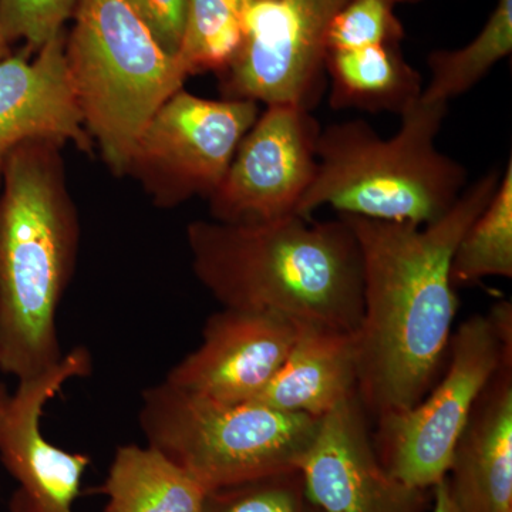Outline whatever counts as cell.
<instances>
[{"label":"cell","instance_id":"9a60e30c","mask_svg":"<svg viewBox=\"0 0 512 512\" xmlns=\"http://www.w3.org/2000/svg\"><path fill=\"white\" fill-rule=\"evenodd\" d=\"M446 481L457 512H512V359L478 394Z\"/></svg>","mask_w":512,"mask_h":512},{"label":"cell","instance_id":"52a82bcc","mask_svg":"<svg viewBox=\"0 0 512 512\" xmlns=\"http://www.w3.org/2000/svg\"><path fill=\"white\" fill-rule=\"evenodd\" d=\"M446 375L406 412L377 419L373 436L382 466L403 484L431 490L446 478L454 448L478 394L512 359L510 301L474 315L451 335Z\"/></svg>","mask_w":512,"mask_h":512},{"label":"cell","instance_id":"6da1fadb","mask_svg":"<svg viewBox=\"0 0 512 512\" xmlns=\"http://www.w3.org/2000/svg\"><path fill=\"white\" fill-rule=\"evenodd\" d=\"M501 174L494 168L481 175L444 217L423 227L339 215L362 255L356 392L376 419L412 409L436 382L458 306L450 274L454 251L493 198Z\"/></svg>","mask_w":512,"mask_h":512},{"label":"cell","instance_id":"2e32d148","mask_svg":"<svg viewBox=\"0 0 512 512\" xmlns=\"http://www.w3.org/2000/svg\"><path fill=\"white\" fill-rule=\"evenodd\" d=\"M356 386V333L305 326L284 365L254 402L320 419L357 393Z\"/></svg>","mask_w":512,"mask_h":512},{"label":"cell","instance_id":"603a6c76","mask_svg":"<svg viewBox=\"0 0 512 512\" xmlns=\"http://www.w3.org/2000/svg\"><path fill=\"white\" fill-rule=\"evenodd\" d=\"M403 39L404 28L392 0H349L332 20L326 53Z\"/></svg>","mask_w":512,"mask_h":512},{"label":"cell","instance_id":"277c9868","mask_svg":"<svg viewBox=\"0 0 512 512\" xmlns=\"http://www.w3.org/2000/svg\"><path fill=\"white\" fill-rule=\"evenodd\" d=\"M448 104L416 101L383 138L365 120L320 130L315 177L296 214L330 207L339 215L397 224H433L467 187V168L436 146Z\"/></svg>","mask_w":512,"mask_h":512},{"label":"cell","instance_id":"cb8c5ba5","mask_svg":"<svg viewBox=\"0 0 512 512\" xmlns=\"http://www.w3.org/2000/svg\"><path fill=\"white\" fill-rule=\"evenodd\" d=\"M79 0H0V35L8 45L26 40L28 49H40L63 32Z\"/></svg>","mask_w":512,"mask_h":512},{"label":"cell","instance_id":"83f0119b","mask_svg":"<svg viewBox=\"0 0 512 512\" xmlns=\"http://www.w3.org/2000/svg\"><path fill=\"white\" fill-rule=\"evenodd\" d=\"M10 56V46L5 42L2 35H0V60L6 59Z\"/></svg>","mask_w":512,"mask_h":512},{"label":"cell","instance_id":"e0dca14e","mask_svg":"<svg viewBox=\"0 0 512 512\" xmlns=\"http://www.w3.org/2000/svg\"><path fill=\"white\" fill-rule=\"evenodd\" d=\"M333 109L367 113L404 111L420 100L423 77L403 55L402 42L330 50L325 56Z\"/></svg>","mask_w":512,"mask_h":512},{"label":"cell","instance_id":"44dd1931","mask_svg":"<svg viewBox=\"0 0 512 512\" xmlns=\"http://www.w3.org/2000/svg\"><path fill=\"white\" fill-rule=\"evenodd\" d=\"M245 0H188L180 57L188 74H220L242 43Z\"/></svg>","mask_w":512,"mask_h":512},{"label":"cell","instance_id":"ac0fdd59","mask_svg":"<svg viewBox=\"0 0 512 512\" xmlns=\"http://www.w3.org/2000/svg\"><path fill=\"white\" fill-rule=\"evenodd\" d=\"M103 512H201L207 491L157 448L120 446L100 488Z\"/></svg>","mask_w":512,"mask_h":512},{"label":"cell","instance_id":"4fadbf2b","mask_svg":"<svg viewBox=\"0 0 512 512\" xmlns=\"http://www.w3.org/2000/svg\"><path fill=\"white\" fill-rule=\"evenodd\" d=\"M299 329L279 316L224 308L207 319L201 345L165 382L214 402H254L284 365Z\"/></svg>","mask_w":512,"mask_h":512},{"label":"cell","instance_id":"9c48e42d","mask_svg":"<svg viewBox=\"0 0 512 512\" xmlns=\"http://www.w3.org/2000/svg\"><path fill=\"white\" fill-rule=\"evenodd\" d=\"M349 0H245L242 43L220 77L222 99L312 110L325 87L332 20Z\"/></svg>","mask_w":512,"mask_h":512},{"label":"cell","instance_id":"484cf974","mask_svg":"<svg viewBox=\"0 0 512 512\" xmlns=\"http://www.w3.org/2000/svg\"><path fill=\"white\" fill-rule=\"evenodd\" d=\"M430 512H457L448 493L446 478L431 488V510Z\"/></svg>","mask_w":512,"mask_h":512},{"label":"cell","instance_id":"7a4b0ae2","mask_svg":"<svg viewBox=\"0 0 512 512\" xmlns=\"http://www.w3.org/2000/svg\"><path fill=\"white\" fill-rule=\"evenodd\" d=\"M192 269L224 308L356 333L363 318L362 255L348 222L301 215L256 224L194 221Z\"/></svg>","mask_w":512,"mask_h":512},{"label":"cell","instance_id":"f1b7e54d","mask_svg":"<svg viewBox=\"0 0 512 512\" xmlns=\"http://www.w3.org/2000/svg\"><path fill=\"white\" fill-rule=\"evenodd\" d=\"M394 5H403V3H419L421 0H392Z\"/></svg>","mask_w":512,"mask_h":512},{"label":"cell","instance_id":"d6986e66","mask_svg":"<svg viewBox=\"0 0 512 512\" xmlns=\"http://www.w3.org/2000/svg\"><path fill=\"white\" fill-rule=\"evenodd\" d=\"M512 52V0H495L478 35L458 49L434 50L427 56L430 82L421 100L448 104L477 86L495 64Z\"/></svg>","mask_w":512,"mask_h":512},{"label":"cell","instance_id":"5b68a950","mask_svg":"<svg viewBox=\"0 0 512 512\" xmlns=\"http://www.w3.org/2000/svg\"><path fill=\"white\" fill-rule=\"evenodd\" d=\"M66 59L84 126L104 163L126 175L148 121L184 89L187 69L161 49L126 0H79Z\"/></svg>","mask_w":512,"mask_h":512},{"label":"cell","instance_id":"ffe728a7","mask_svg":"<svg viewBox=\"0 0 512 512\" xmlns=\"http://www.w3.org/2000/svg\"><path fill=\"white\" fill-rule=\"evenodd\" d=\"M454 286L490 276H512V160L501 174L497 191L458 242L451 261Z\"/></svg>","mask_w":512,"mask_h":512},{"label":"cell","instance_id":"8992f818","mask_svg":"<svg viewBox=\"0 0 512 512\" xmlns=\"http://www.w3.org/2000/svg\"><path fill=\"white\" fill-rule=\"evenodd\" d=\"M320 419L259 402H214L164 380L144 390L138 423L148 446L208 493L301 470Z\"/></svg>","mask_w":512,"mask_h":512},{"label":"cell","instance_id":"8fae6325","mask_svg":"<svg viewBox=\"0 0 512 512\" xmlns=\"http://www.w3.org/2000/svg\"><path fill=\"white\" fill-rule=\"evenodd\" d=\"M89 350L77 346L52 369L22 380L0 424V461L18 483L10 512H74L92 458L55 446L42 431L46 404L72 379L92 375Z\"/></svg>","mask_w":512,"mask_h":512},{"label":"cell","instance_id":"5bb4252c","mask_svg":"<svg viewBox=\"0 0 512 512\" xmlns=\"http://www.w3.org/2000/svg\"><path fill=\"white\" fill-rule=\"evenodd\" d=\"M26 47L0 60V184L10 151L30 140L73 143L92 154L94 141L84 126L66 59V35L60 32L37 50Z\"/></svg>","mask_w":512,"mask_h":512},{"label":"cell","instance_id":"7402d4cb","mask_svg":"<svg viewBox=\"0 0 512 512\" xmlns=\"http://www.w3.org/2000/svg\"><path fill=\"white\" fill-rule=\"evenodd\" d=\"M201 512L322 511L309 497L301 470H295L208 491Z\"/></svg>","mask_w":512,"mask_h":512},{"label":"cell","instance_id":"d4e9b609","mask_svg":"<svg viewBox=\"0 0 512 512\" xmlns=\"http://www.w3.org/2000/svg\"><path fill=\"white\" fill-rule=\"evenodd\" d=\"M161 49L178 56L183 42L188 0H126Z\"/></svg>","mask_w":512,"mask_h":512},{"label":"cell","instance_id":"ba28073f","mask_svg":"<svg viewBox=\"0 0 512 512\" xmlns=\"http://www.w3.org/2000/svg\"><path fill=\"white\" fill-rule=\"evenodd\" d=\"M259 113L255 101L204 99L181 89L148 121L126 174L140 181L157 207L208 198Z\"/></svg>","mask_w":512,"mask_h":512},{"label":"cell","instance_id":"7c38bea8","mask_svg":"<svg viewBox=\"0 0 512 512\" xmlns=\"http://www.w3.org/2000/svg\"><path fill=\"white\" fill-rule=\"evenodd\" d=\"M322 512H426L430 491L394 478L380 463L357 393L325 414L301 464Z\"/></svg>","mask_w":512,"mask_h":512},{"label":"cell","instance_id":"30bf717a","mask_svg":"<svg viewBox=\"0 0 512 512\" xmlns=\"http://www.w3.org/2000/svg\"><path fill=\"white\" fill-rule=\"evenodd\" d=\"M320 130L305 107L266 106L207 198L212 220L256 224L296 214L315 177Z\"/></svg>","mask_w":512,"mask_h":512},{"label":"cell","instance_id":"4316f807","mask_svg":"<svg viewBox=\"0 0 512 512\" xmlns=\"http://www.w3.org/2000/svg\"><path fill=\"white\" fill-rule=\"evenodd\" d=\"M10 400V393L5 384L0 383V424H2L3 417H5L6 409Z\"/></svg>","mask_w":512,"mask_h":512},{"label":"cell","instance_id":"3957f363","mask_svg":"<svg viewBox=\"0 0 512 512\" xmlns=\"http://www.w3.org/2000/svg\"><path fill=\"white\" fill-rule=\"evenodd\" d=\"M62 144L30 140L10 151L0 184V370L19 382L63 357L57 309L72 281L80 224Z\"/></svg>","mask_w":512,"mask_h":512}]
</instances>
